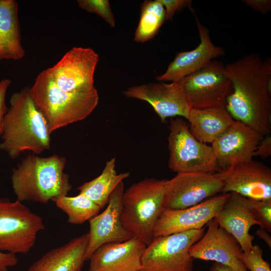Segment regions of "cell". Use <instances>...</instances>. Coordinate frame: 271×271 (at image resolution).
Listing matches in <instances>:
<instances>
[{
	"label": "cell",
	"mask_w": 271,
	"mask_h": 271,
	"mask_svg": "<svg viewBox=\"0 0 271 271\" xmlns=\"http://www.w3.org/2000/svg\"><path fill=\"white\" fill-rule=\"evenodd\" d=\"M65 158L57 155L41 157L28 155L13 168L11 182L17 200L47 204L72 189L64 172Z\"/></svg>",
	"instance_id": "cell-3"
},
{
	"label": "cell",
	"mask_w": 271,
	"mask_h": 271,
	"mask_svg": "<svg viewBox=\"0 0 271 271\" xmlns=\"http://www.w3.org/2000/svg\"><path fill=\"white\" fill-rule=\"evenodd\" d=\"M256 235L263 239L268 246L270 248L271 246V238L269 235L268 232L264 229L260 228L256 231Z\"/></svg>",
	"instance_id": "cell-35"
},
{
	"label": "cell",
	"mask_w": 271,
	"mask_h": 271,
	"mask_svg": "<svg viewBox=\"0 0 271 271\" xmlns=\"http://www.w3.org/2000/svg\"><path fill=\"white\" fill-rule=\"evenodd\" d=\"M115 164V158L110 159L99 176L77 188L79 193L87 197L101 209L107 204L111 194L119 184L129 176V172L117 174Z\"/></svg>",
	"instance_id": "cell-24"
},
{
	"label": "cell",
	"mask_w": 271,
	"mask_h": 271,
	"mask_svg": "<svg viewBox=\"0 0 271 271\" xmlns=\"http://www.w3.org/2000/svg\"><path fill=\"white\" fill-rule=\"evenodd\" d=\"M123 93L127 97L149 103L163 122L176 116L187 119L191 109L178 81L150 82L131 86Z\"/></svg>",
	"instance_id": "cell-15"
},
{
	"label": "cell",
	"mask_w": 271,
	"mask_h": 271,
	"mask_svg": "<svg viewBox=\"0 0 271 271\" xmlns=\"http://www.w3.org/2000/svg\"><path fill=\"white\" fill-rule=\"evenodd\" d=\"M187 120L192 134L206 144H211L234 121L225 105L203 109L191 108Z\"/></svg>",
	"instance_id": "cell-22"
},
{
	"label": "cell",
	"mask_w": 271,
	"mask_h": 271,
	"mask_svg": "<svg viewBox=\"0 0 271 271\" xmlns=\"http://www.w3.org/2000/svg\"><path fill=\"white\" fill-rule=\"evenodd\" d=\"M25 55L21 43L18 2L0 0V60H19Z\"/></svg>",
	"instance_id": "cell-23"
},
{
	"label": "cell",
	"mask_w": 271,
	"mask_h": 271,
	"mask_svg": "<svg viewBox=\"0 0 271 271\" xmlns=\"http://www.w3.org/2000/svg\"><path fill=\"white\" fill-rule=\"evenodd\" d=\"M45 228L43 218L22 202L0 198V249L14 254L28 253Z\"/></svg>",
	"instance_id": "cell-7"
},
{
	"label": "cell",
	"mask_w": 271,
	"mask_h": 271,
	"mask_svg": "<svg viewBox=\"0 0 271 271\" xmlns=\"http://www.w3.org/2000/svg\"><path fill=\"white\" fill-rule=\"evenodd\" d=\"M263 250L257 244L243 251V262L250 271H271L269 263L262 257Z\"/></svg>",
	"instance_id": "cell-29"
},
{
	"label": "cell",
	"mask_w": 271,
	"mask_h": 271,
	"mask_svg": "<svg viewBox=\"0 0 271 271\" xmlns=\"http://www.w3.org/2000/svg\"><path fill=\"white\" fill-rule=\"evenodd\" d=\"M207 225L202 237L189 248L193 259L213 261L233 271H248L243 262V251L235 239L214 219Z\"/></svg>",
	"instance_id": "cell-14"
},
{
	"label": "cell",
	"mask_w": 271,
	"mask_h": 271,
	"mask_svg": "<svg viewBox=\"0 0 271 271\" xmlns=\"http://www.w3.org/2000/svg\"><path fill=\"white\" fill-rule=\"evenodd\" d=\"M225 68L231 82L232 91L225 103L229 114L263 136L270 134V58L252 53Z\"/></svg>",
	"instance_id": "cell-1"
},
{
	"label": "cell",
	"mask_w": 271,
	"mask_h": 271,
	"mask_svg": "<svg viewBox=\"0 0 271 271\" xmlns=\"http://www.w3.org/2000/svg\"><path fill=\"white\" fill-rule=\"evenodd\" d=\"M263 136L246 124L234 120L212 144L217 165L221 170L252 160Z\"/></svg>",
	"instance_id": "cell-17"
},
{
	"label": "cell",
	"mask_w": 271,
	"mask_h": 271,
	"mask_svg": "<svg viewBox=\"0 0 271 271\" xmlns=\"http://www.w3.org/2000/svg\"><path fill=\"white\" fill-rule=\"evenodd\" d=\"M98 60V54L92 48L75 47L47 70L61 90L86 91L95 88L94 74Z\"/></svg>",
	"instance_id": "cell-11"
},
{
	"label": "cell",
	"mask_w": 271,
	"mask_h": 271,
	"mask_svg": "<svg viewBox=\"0 0 271 271\" xmlns=\"http://www.w3.org/2000/svg\"><path fill=\"white\" fill-rule=\"evenodd\" d=\"M147 247L133 237L123 242L103 244L92 254L89 271H141L142 257Z\"/></svg>",
	"instance_id": "cell-19"
},
{
	"label": "cell",
	"mask_w": 271,
	"mask_h": 271,
	"mask_svg": "<svg viewBox=\"0 0 271 271\" xmlns=\"http://www.w3.org/2000/svg\"><path fill=\"white\" fill-rule=\"evenodd\" d=\"M204 233L203 228L154 237L143 254L142 270L192 271L189 248Z\"/></svg>",
	"instance_id": "cell-8"
},
{
	"label": "cell",
	"mask_w": 271,
	"mask_h": 271,
	"mask_svg": "<svg viewBox=\"0 0 271 271\" xmlns=\"http://www.w3.org/2000/svg\"><path fill=\"white\" fill-rule=\"evenodd\" d=\"M88 242V232L75 237L48 251L26 271H81Z\"/></svg>",
	"instance_id": "cell-21"
},
{
	"label": "cell",
	"mask_w": 271,
	"mask_h": 271,
	"mask_svg": "<svg viewBox=\"0 0 271 271\" xmlns=\"http://www.w3.org/2000/svg\"><path fill=\"white\" fill-rule=\"evenodd\" d=\"M141 271H143V270H141Z\"/></svg>",
	"instance_id": "cell-37"
},
{
	"label": "cell",
	"mask_w": 271,
	"mask_h": 271,
	"mask_svg": "<svg viewBox=\"0 0 271 271\" xmlns=\"http://www.w3.org/2000/svg\"><path fill=\"white\" fill-rule=\"evenodd\" d=\"M18 262L16 254L5 252L0 249V271H8Z\"/></svg>",
	"instance_id": "cell-33"
},
{
	"label": "cell",
	"mask_w": 271,
	"mask_h": 271,
	"mask_svg": "<svg viewBox=\"0 0 271 271\" xmlns=\"http://www.w3.org/2000/svg\"><path fill=\"white\" fill-rule=\"evenodd\" d=\"M124 183L121 182L111 194L105 209L89 222V242L85 260H89L94 252L101 245L127 241L133 237L123 226L121 215Z\"/></svg>",
	"instance_id": "cell-16"
},
{
	"label": "cell",
	"mask_w": 271,
	"mask_h": 271,
	"mask_svg": "<svg viewBox=\"0 0 271 271\" xmlns=\"http://www.w3.org/2000/svg\"><path fill=\"white\" fill-rule=\"evenodd\" d=\"M163 5L166 12V20L172 19L176 12L186 7L191 6L192 1L190 0H160Z\"/></svg>",
	"instance_id": "cell-30"
},
{
	"label": "cell",
	"mask_w": 271,
	"mask_h": 271,
	"mask_svg": "<svg viewBox=\"0 0 271 271\" xmlns=\"http://www.w3.org/2000/svg\"><path fill=\"white\" fill-rule=\"evenodd\" d=\"M209 271H233V270L229 267L224 265L214 262L210 266Z\"/></svg>",
	"instance_id": "cell-36"
},
{
	"label": "cell",
	"mask_w": 271,
	"mask_h": 271,
	"mask_svg": "<svg viewBox=\"0 0 271 271\" xmlns=\"http://www.w3.org/2000/svg\"><path fill=\"white\" fill-rule=\"evenodd\" d=\"M192 108L225 105L231 90L225 65L212 60L198 71L178 81Z\"/></svg>",
	"instance_id": "cell-9"
},
{
	"label": "cell",
	"mask_w": 271,
	"mask_h": 271,
	"mask_svg": "<svg viewBox=\"0 0 271 271\" xmlns=\"http://www.w3.org/2000/svg\"><path fill=\"white\" fill-rule=\"evenodd\" d=\"M271 156V136H265L262 138L257 146L253 157H259L266 159Z\"/></svg>",
	"instance_id": "cell-32"
},
{
	"label": "cell",
	"mask_w": 271,
	"mask_h": 271,
	"mask_svg": "<svg viewBox=\"0 0 271 271\" xmlns=\"http://www.w3.org/2000/svg\"><path fill=\"white\" fill-rule=\"evenodd\" d=\"M196 24L200 37L199 44L193 50L178 54L166 71L156 77L157 80L178 81L201 69L214 58L224 55V49L213 43L209 30L197 17Z\"/></svg>",
	"instance_id": "cell-18"
},
{
	"label": "cell",
	"mask_w": 271,
	"mask_h": 271,
	"mask_svg": "<svg viewBox=\"0 0 271 271\" xmlns=\"http://www.w3.org/2000/svg\"><path fill=\"white\" fill-rule=\"evenodd\" d=\"M229 196L230 193H222L186 208H165L155 224L154 237L204 228L214 218Z\"/></svg>",
	"instance_id": "cell-13"
},
{
	"label": "cell",
	"mask_w": 271,
	"mask_h": 271,
	"mask_svg": "<svg viewBox=\"0 0 271 271\" xmlns=\"http://www.w3.org/2000/svg\"><path fill=\"white\" fill-rule=\"evenodd\" d=\"M169 128L168 165L173 172L216 173L220 171L211 146L194 137L184 118H171Z\"/></svg>",
	"instance_id": "cell-6"
},
{
	"label": "cell",
	"mask_w": 271,
	"mask_h": 271,
	"mask_svg": "<svg viewBox=\"0 0 271 271\" xmlns=\"http://www.w3.org/2000/svg\"><path fill=\"white\" fill-rule=\"evenodd\" d=\"M213 219L235 239L243 251L253 246L254 236L249 230L252 226H260V224L248 208L245 197L230 193L229 197Z\"/></svg>",
	"instance_id": "cell-20"
},
{
	"label": "cell",
	"mask_w": 271,
	"mask_h": 271,
	"mask_svg": "<svg viewBox=\"0 0 271 271\" xmlns=\"http://www.w3.org/2000/svg\"><path fill=\"white\" fill-rule=\"evenodd\" d=\"M77 4L79 8L102 18L111 27L115 26V18L108 0H78Z\"/></svg>",
	"instance_id": "cell-28"
},
{
	"label": "cell",
	"mask_w": 271,
	"mask_h": 271,
	"mask_svg": "<svg viewBox=\"0 0 271 271\" xmlns=\"http://www.w3.org/2000/svg\"><path fill=\"white\" fill-rule=\"evenodd\" d=\"M52 201L67 215L68 222L75 225H80L89 220L101 209L98 205L80 193L74 196H60Z\"/></svg>",
	"instance_id": "cell-26"
},
{
	"label": "cell",
	"mask_w": 271,
	"mask_h": 271,
	"mask_svg": "<svg viewBox=\"0 0 271 271\" xmlns=\"http://www.w3.org/2000/svg\"><path fill=\"white\" fill-rule=\"evenodd\" d=\"M223 183L222 193L235 192L256 200L271 202V169L252 160L217 173Z\"/></svg>",
	"instance_id": "cell-12"
},
{
	"label": "cell",
	"mask_w": 271,
	"mask_h": 271,
	"mask_svg": "<svg viewBox=\"0 0 271 271\" xmlns=\"http://www.w3.org/2000/svg\"><path fill=\"white\" fill-rule=\"evenodd\" d=\"M165 179L147 178L124 191L121 220L123 226L147 246L152 242L155 224L164 206Z\"/></svg>",
	"instance_id": "cell-5"
},
{
	"label": "cell",
	"mask_w": 271,
	"mask_h": 271,
	"mask_svg": "<svg viewBox=\"0 0 271 271\" xmlns=\"http://www.w3.org/2000/svg\"><path fill=\"white\" fill-rule=\"evenodd\" d=\"M165 20V9L160 0L145 1L141 5V16L134 41L143 43L151 40Z\"/></svg>",
	"instance_id": "cell-25"
},
{
	"label": "cell",
	"mask_w": 271,
	"mask_h": 271,
	"mask_svg": "<svg viewBox=\"0 0 271 271\" xmlns=\"http://www.w3.org/2000/svg\"><path fill=\"white\" fill-rule=\"evenodd\" d=\"M30 95L46 119L50 132L84 119L97 106L96 89L68 92L54 83L47 69L41 71L29 87Z\"/></svg>",
	"instance_id": "cell-4"
},
{
	"label": "cell",
	"mask_w": 271,
	"mask_h": 271,
	"mask_svg": "<svg viewBox=\"0 0 271 271\" xmlns=\"http://www.w3.org/2000/svg\"><path fill=\"white\" fill-rule=\"evenodd\" d=\"M51 134L44 116L25 87L13 94L4 118L0 150L15 159L25 151L40 154L51 147Z\"/></svg>",
	"instance_id": "cell-2"
},
{
	"label": "cell",
	"mask_w": 271,
	"mask_h": 271,
	"mask_svg": "<svg viewBox=\"0 0 271 271\" xmlns=\"http://www.w3.org/2000/svg\"><path fill=\"white\" fill-rule=\"evenodd\" d=\"M223 183L217 173H177L164 184L165 208L183 209L197 205L219 192Z\"/></svg>",
	"instance_id": "cell-10"
},
{
	"label": "cell",
	"mask_w": 271,
	"mask_h": 271,
	"mask_svg": "<svg viewBox=\"0 0 271 271\" xmlns=\"http://www.w3.org/2000/svg\"><path fill=\"white\" fill-rule=\"evenodd\" d=\"M242 2L261 14L268 13L271 9L270 0H243Z\"/></svg>",
	"instance_id": "cell-34"
},
{
	"label": "cell",
	"mask_w": 271,
	"mask_h": 271,
	"mask_svg": "<svg viewBox=\"0 0 271 271\" xmlns=\"http://www.w3.org/2000/svg\"><path fill=\"white\" fill-rule=\"evenodd\" d=\"M11 82V80L8 78L0 81V136L3 134L4 118L8 109L6 102V93Z\"/></svg>",
	"instance_id": "cell-31"
},
{
	"label": "cell",
	"mask_w": 271,
	"mask_h": 271,
	"mask_svg": "<svg viewBox=\"0 0 271 271\" xmlns=\"http://www.w3.org/2000/svg\"><path fill=\"white\" fill-rule=\"evenodd\" d=\"M246 204L260 227L271 232V202L256 200L245 198Z\"/></svg>",
	"instance_id": "cell-27"
}]
</instances>
